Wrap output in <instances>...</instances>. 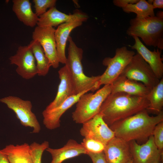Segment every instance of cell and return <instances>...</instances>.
Returning <instances> with one entry per match:
<instances>
[{"instance_id": "6da1fadb", "label": "cell", "mask_w": 163, "mask_h": 163, "mask_svg": "<svg viewBox=\"0 0 163 163\" xmlns=\"http://www.w3.org/2000/svg\"><path fill=\"white\" fill-rule=\"evenodd\" d=\"M146 97L118 92L111 93L102 104L99 113L109 127L114 123L146 109Z\"/></svg>"}, {"instance_id": "7a4b0ae2", "label": "cell", "mask_w": 163, "mask_h": 163, "mask_svg": "<svg viewBox=\"0 0 163 163\" xmlns=\"http://www.w3.org/2000/svg\"><path fill=\"white\" fill-rule=\"evenodd\" d=\"M163 121V112L150 116L146 109L118 121L109 127L115 137L130 142L148 139L155 126Z\"/></svg>"}, {"instance_id": "3957f363", "label": "cell", "mask_w": 163, "mask_h": 163, "mask_svg": "<svg viewBox=\"0 0 163 163\" xmlns=\"http://www.w3.org/2000/svg\"><path fill=\"white\" fill-rule=\"evenodd\" d=\"M126 30L128 35L140 37L145 45L163 49V12L156 15L131 19Z\"/></svg>"}, {"instance_id": "277c9868", "label": "cell", "mask_w": 163, "mask_h": 163, "mask_svg": "<svg viewBox=\"0 0 163 163\" xmlns=\"http://www.w3.org/2000/svg\"><path fill=\"white\" fill-rule=\"evenodd\" d=\"M68 41V55L65 64L68 69L76 94L85 91H94L100 75L88 77L85 75L82 62V49L77 46L71 36Z\"/></svg>"}, {"instance_id": "5b68a950", "label": "cell", "mask_w": 163, "mask_h": 163, "mask_svg": "<svg viewBox=\"0 0 163 163\" xmlns=\"http://www.w3.org/2000/svg\"><path fill=\"white\" fill-rule=\"evenodd\" d=\"M111 90V84H107L94 93L87 92L82 94L72 113L73 120L76 123L82 124L98 113L102 104Z\"/></svg>"}, {"instance_id": "8992f818", "label": "cell", "mask_w": 163, "mask_h": 163, "mask_svg": "<svg viewBox=\"0 0 163 163\" xmlns=\"http://www.w3.org/2000/svg\"><path fill=\"white\" fill-rule=\"evenodd\" d=\"M135 54L134 51L129 50L126 47L123 46L116 49L113 57H105L102 64L107 68L100 75L96 86V90L101 85L112 84L120 75Z\"/></svg>"}, {"instance_id": "52a82bcc", "label": "cell", "mask_w": 163, "mask_h": 163, "mask_svg": "<svg viewBox=\"0 0 163 163\" xmlns=\"http://www.w3.org/2000/svg\"><path fill=\"white\" fill-rule=\"evenodd\" d=\"M0 102L6 104L14 112L22 126L32 128V133H37L40 132L41 126L36 115L32 111V105L30 101L15 96H9L0 99Z\"/></svg>"}, {"instance_id": "ba28073f", "label": "cell", "mask_w": 163, "mask_h": 163, "mask_svg": "<svg viewBox=\"0 0 163 163\" xmlns=\"http://www.w3.org/2000/svg\"><path fill=\"white\" fill-rule=\"evenodd\" d=\"M120 75L141 82L150 89L156 86L160 80L157 77L150 66L138 53L133 56Z\"/></svg>"}, {"instance_id": "9c48e42d", "label": "cell", "mask_w": 163, "mask_h": 163, "mask_svg": "<svg viewBox=\"0 0 163 163\" xmlns=\"http://www.w3.org/2000/svg\"><path fill=\"white\" fill-rule=\"evenodd\" d=\"M10 63L17 66V73L25 79H30L37 74L36 63L29 45L19 46L15 54L9 58Z\"/></svg>"}, {"instance_id": "30bf717a", "label": "cell", "mask_w": 163, "mask_h": 163, "mask_svg": "<svg viewBox=\"0 0 163 163\" xmlns=\"http://www.w3.org/2000/svg\"><path fill=\"white\" fill-rule=\"evenodd\" d=\"M80 133L84 138L98 141L105 145L115 137L114 132L105 123L99 113L82 124Z\"/></svg>"}, {"instance_id": "8fae6325", "label": "cell", "mask_w": 163, "mask_h": 163, "mask_svg": "<svg viewBox=\"0 0 163 163\" xmlns=\"http://www.w3.org/2000/svg\"><path fill=\"white\" fill-rule=\"evenodd\" d=\"M55 29L53 27H35L32 33L33 40L38 41L52 66L57 68L59 61L57 56L55 37Z\"/></svg>"}, {"instance_id": "7c38bea8", "label": "cell", "mask_w": 163, "mask_h": 163, "mask_svg": "<svg viewBox=\"0 0 163 163\" xmlns=\"http://www.w3.org/2000/svg\"><path fill=\"white\" fill-rule=\"evenodd\" d=\"M129 144L133 163H153L158 160H163V151L155 145L152 135L142 144L134 140L129 142Z\"/></svg>"}, {"instance_id": "4fadbf2b", "label": "cell", "mask_w": 163, "mask_h": 163, "mask_svg": "<svg viewBox=\"0 0 163 163\" xmlns=\"http://www.w3.org/2000/svg\"><path fill=\"white\" fill-rule=\"evenodd\" d=\"M88 18L87 14L81 12H76L72 14H68L59 11L54 7L49 9L38 17L37 25L41 27H53L75 21L83 22Z\"/></svg>"}, {"instance_id": "5bb4252c", "label": "cell", "mask_w": 163, "mask_h": 163, "mask_svg": "<svg viewBox=\"0 0 163 163\" xmlns=\"http://www.w3.org/2000/svg\"><path fill=\"white\" fill-rule=\"evenodd\" d=\"M103 152L107 163H127L132 160L129 142L116 137L105 145Z\"/></svg>"}, {"instance_id": "9a60e30c", "label": "cell", "mask_w": 163, "mask_h": 163, "mask_svg": "<svg viewBox=\"0 0 163 163\" xmlns=\"http://www.w3.org/2000/svg\"><path fill=\"white\" fill-rule=\"evenodd\" d=\"M135 43L129 46L132 49L136 50L143 59L150 66L157 77L159 80L163 78V59L161 57V51L157 49L154 51L149 50L142 43L139 38L136 36L132 37Z\"/></svg>"}, {"instance_id": "2e32d148", "label": "cell", "mask_w": 163, "mask_h": 163, "mask_svg": "<svg viewBox=\"0 0 163 163\" xmlns=\"http://www.w3.org/2000/svg\"><path fill=\"white\" fill-rule=\"evenodd\" d=\"M85 91L72 96L64 101L58 107L53 109H44L42 113L43 123L48 129L53 130L60 126V118L64 113L75 104H76L80 97L83 94L88 92Z\"/></svg>"}, {"instance_id": "e0dca14e", "label": "cell", "mask_w": 163, "mask_h": 163, "mask_svg": "<svg viewBox=\"0 0 163 163\" xmlns=\"http://www.w3.org/2000/svg\"><path fill=\"white\" fill-rule=\"evenodd\" d=\"M58 74L60 82L56 95L54 100L46 107V110L55 108L69 98L76 95L68 69L65 65L59 70Z\"/></svg>"}, {"instance_id": "ac0fdd59", "label": "cell", "mask_w": 163, "mask_h": 163, "mask_svg": "<svg viewBox=\"0 0 163 163\" xmlns=\"http://www.w3.org/2000/svg\"><path fill=\"white\" fill-rule=\"evenodd\" d=\"M46 150L51 155L52 159L50 163H62L66 160L87 154L83 145L73 139L69 140L62 148L56 149L49 147Z\"/></svg>"}, {"instance_id": "d6986e66", "label": "cell", "mask_w": 163, "mask_h": 163, "mask_svg": "<svg viewBox=\"0 0 163 163\" xmlns=\"http://www.w3.org/2000/svg\"><path fill=\"white\" fill-rule=\"evenodd\" d=\"M111 93L122 92L146 97L150 90L141 82L120 75L111 84Z\"/></svg>"}, {"instance_id": "ffe728a7", "label": "cell", "mask_w": 163, "mask_h": 163, "mask_svg": "<svg viewBox=\"0 0 163 163\" xmlns=\"http://www.w3.org/2000/svg\"><path fill=\"white\" fill-rule=\"evenodd\" d=\"M83 22L75 21L66 22L58 26L55 30V37L57 56L59 63L65 64L67 57L65 54L66 43L71 31L81 26Z\"/></svg>"}, {"instance_id": "44dd1931", "label": "cell", "mask_w": 163, "mask_h": 163, "mask_svg": "<svg viewBox=\"0 0 163 163\" xmlns=\"http://www.w3.org/2000/svg\"><path fill=\"white\" fill-rule=\"evenodd\" d=\"M0 152L6 157L9 163H34L30 152L29 145L9 144Z\"/></svg>"}, {"instance_id": "7402d4cb", "label": "cell", "mask_w": 163, "mask_h": 163, "mask_svg": "<svg viewBox=\"0 0 163 163\" xmlns=\"http://www.w3.org/2000/svg\"><path fill=\"white\" fill-rule=\"evenodd\" d=\"M13 11L19 20L25 25L31 27L37 24L38 17L32 10L29 0H13Z\"/></svg>"}, {"instance_id": "603a6c76", "label": "cell", "mask_w": 163, "mask_h": 163, "mask_svg": "<svg viewBox=\"0 0 163 163\" xmlns=\"http://www.w3.org/2000/svg\"><path fill=\"white\" fill-rule=\"evenodd\" d=\"M29 45L31 48L36 60L37 75L40 76H46L51 66L42 47L38 41L33 40Z\"/></svg>"}, {"instance_id": "cb8c5ba5", "label": "cell", "mask_w": 163, "mask_h": 163, "mask_svg": "<svg viewBox=\"0 0 163 163\" xmlns=\"http://www.w3.org/2000/svg\"><path fill=\"white\" fill-rule=\"evenodd\" d=\"M149 103L146 110L156 115L162 111L163 107V78L158 84L153 87L147 96Z\"/></svg>"}, {"instance_id": "d4e9b609", "label": "cell", "mask_w": 163, "mask_h": 163, "mask_svg": "<svg viewBox=\"0 0 163 163\" xmlns=\"http://www.w3.org/2000/svg\"><path fill=\"white\" fill-rule=\"evenodd\" d=\"M123 11L126 13H134L137 18H145L155 16L154 9L152 5L145 0H139L134 4H129L122 8Z\"/></svg>"}, {"instance_id": "484cf974", "label": "cell", "mask_w": 163, "mask_h": 163, "mask_svg": "<svg viewBox=\"0 0 163 163\" xmlns=\"http://www.w3.org/2000/svg\"><path fill=\"white\" fill-rule=\"evenodd\" d=\"M30 152L34 163H41V159L44 151L49 147L48 142L44 141L41 144L36 142L29 145Z\"/></svg>"}, {"instance_id": "4316f807", "label": "cell", "mask_w": 163, "mask_h": 163, "mask_svg": "<svg viewBox=\"0 0 163 163\" xmlns=\"http://www.w3.org/2000/svg\"><path fill=\"white\" fill-rule=\"evenodd\" d=\"M81 144L84 147L87 154L89 152L99 153L102 152L105 145L100 141L88 138H84Z\"/></svg>"}, {"instance_id": "83f0119b", "label": "cell", "mask_w": 163, "mask_h": 163, "mask_svg": "<svg viewBox=\"0 0 163 163\" xmlns=\"http://www.w3.org/2000/svg\"><path fill=\"white\" fill-rule=\"evenodd\" d=\"M35 14L39 17L46 11L48 8L55 7L56 0H33Z\"/></svg>"}, {"instance_id": "f1b7e54d", "label": "cell", "mask_w": 163, "mask_h": 163, "mask_svg": "<svg viewBox=\"0 0 163 163\" xmlns=\"http://www.w3.org/2000/svg\"><path fill=\"white\" fill-rule=\"evenodd\" d=\"M154 142L158 149L163 150V121L158 124L155 127L152 135Z\"/></svg>"}, {"instance_id": "f546056e", "label": "cell", "mask_w": 163, "mask_h": 163, "mask_svg": "<svg viewBox=\"0 0 163 163\" xmlns=\"http://www.w3.org/2000/svg\"><path fill=\"white\" fill-rule=\"evenodd\" d=\"M93 163H107L103 152L99 153H88Z\"/></svg>"}, {"instance_id": "4dcf8cb0", "label": "cell", "mask_w": 163, "mask_h": 163, "mask_svg": "<svg viewBox=\"0 0 163 163\" xmlns=\"http://www.w3.org/2000/svg\"><path fill=\"white\" fill-rule=\"evenodd\" d=\"M139 0H114L113 2L114 5L123 8L129 4H134Z\"/></svg>"}, {"instance_id": "1f68e13d", "label": "cell", "mask_w": 163, "mask_h": 163, "mask_svg": "<svg viewBox=\"0 0 163 163\" xmlns=\"http://www.w3.org/2000/svg\"><path fill=\"white\" fill-rule=\"evenodd\" d=\"M154 9L156 8H163V0H153L152 4Z\"/></svg>"}, {"instance_id": "d6a6232c", "label": "cell", "mask_w": 163, "mask_h": 163, "mask_svg": "<svg viewBox=\"0 0 163 163\" xmlns=\"http://www.w3.org/2000/svg\"><path fill=\"white\" fill-rule=\"evenodd\" d=\"M0 163H9L6 156L0 152Z\"/></svg>"}, {"instance_id": "836d02e7", "label": "cell", "mask_w": 163, "mask_h": 163, "mask_svg": "<svg viewBox=\"0 0 163 163\" xmlns=\"http://www.w3.org/2000/svg\"><path fill=\"white\" fill-rule=\"evenodd\" d=\"M161 161L160 160H158L155 161L153 163H160V162H161Z\"/></svg>"}, {"instance_id": "e575fe53", "label": "cell", "mask_w": 163, "mask_h": 163, "mask_svg": "<svg viewBox=\"0 0 163 163\" xmlns=\"http://www.w3.org/2000/svg\"><path fill=\"white\" fill-rule=\"evenodd\" d=\"M127 163H133L132 160H131L129 161Z\"/></svg>"}]
</instances>
